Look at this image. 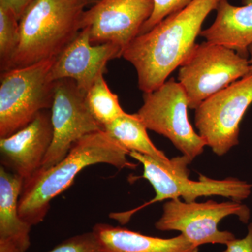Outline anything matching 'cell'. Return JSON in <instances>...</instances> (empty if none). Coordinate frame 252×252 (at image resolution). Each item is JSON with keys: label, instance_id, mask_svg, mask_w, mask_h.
<instances>
[{"label": "cell", "instance_id": "1", "mask_svg": "<svg viewBox=\"0 0 252 252\" xmlns=\"http://www.w3.org/2000/svg\"><path fill=\"white\" fill-rule=\"evenodd\" d=\"M220 1L193 0L147 32L139 34L126 48L122 56L135 67L139 89L144 94L157 90L188 59L204 21Z\"/></svg>", "mask_w": 252, "mask_h": 252}, {"label": "cell", "instance_id": "2", "mask_svg": "<svg viewBox=\"0 0 252 252\" xmlns=\"http://www.w3.org/2000/svg\"><path fill=\"white\" fill-rule=\"evenodd\" d=\"M128 150L104 130L96 131L74 144L63 160L47 169H39L24 181L18 203L21 218L32 226L44 220L53 199L70 187L84 169L103 163L118 170H135L138 164L127 159Z\"/></svg>", "mask_w": 252, "mask_h": 252}, {"label": "cell", "instance_id": "3", "mask_svg": "<svg viewBox=\"0 0 252 252\" xmlns=\"http://www.w3.org/2000/svg\"><path fill=\"white\" fill-rule=\"evenodd\" d=\"M85 9L79 0H35L20 19L11 69L57 57L81 31Z\"/></svg>", "mask_w": 252, "mask_h": 252}, {"label": "cell", "instance_id": "4", "mask_svg": "<svg viewBox=\"0 0 252 252\" xmlns=\"http://www.w3.org/2000/svg\"><path fill=\"white\" fill-rule=\"evenodd\" d=\"M129 156L143 165V175L141 177L148 181L152 186L155 197L139 208L109 215L111 218L121 224L127 223L132 215L140 209L165 200L182 198L185 202L192 203L200 197L218 195L240 203L251 194L252 185L238 179L214 180L200 175L199 180H190L187 166L192 160L184 155L180 163L174 167L134 151H131Z\"/></svg>", "mask_w": 252, "mask_h": 252}, {"label": "cell", "instance_id": "5", "mask_svg": "<svg viewBox=\"0 0 252 252\" xmlns=\"http://www.w3.org/2000/svg\"><path fill=\"white\" fill-rule=\"evenodd\" d=\"M55 59L1 72L0 138L13 135L41 111L51 109L54 82L49 72Z\"/></svg>", "mask_w": 252, "mask_h": 252}, {"label": "cell", "instance_id": "6", "mask_svg": "<svg viewBox=\"0 0 252 252\" xmlns=\"http://www.w3.org/2000/svg\"><path fill=\"white\" fill-rule=\"evenodd\" d=\"M250 74L247 58L223 46L205 41L196 44L179 69L178 81L195 109L212 94Z\"/></svg>", "mask_w": 252, "mask_h": 252}, {"label": "cell", "instance_id": "7", "mask_svg": "<svg viewBox=\"0 0 252 252\" xmlns=\"http://www.w3.org/2000/svg\"><path fill=\"white\" fill-rule=\"evenodd\" d=\"M144 102L136 114L149 130L164 136L193 161L207 143L189 122L188 97L173 78L157 90L144 94Z\"/></svg>", "mask_w": 252, "mask_h": 252}, {"label": "cell", "instance_id": "8", "mask_svg": "<svg viewBox=\"0 0 252 252\" xmlns=\"http://www.w3.org/2000/svg\"><path fill=\"white\" fill-rule=\"evenodd\" d=\"M162 210L155 228L160 231H180L196 248L205 244L225 245L235 238L233 233L219 229V223L225 217L235 215L243 223H248L250 219L249 207L234 200L187 203L172 199L163 204Z\"/></svg>", "mask_w": 252, "mask_h": 252}, {"label": "cell", "instance_id": "9", "mask_svg": "<svg viewBox=\"0 0 252 252\" xmlns=\"http://www.w3.org/2000/svg\"><path fill=\"white\" fill-rule=\"evenodd\" d=\"M252 103V74L205 99L195 109V124L207 146L222 157L238 145L240 125Z\"/></svg>", "mask_w": 252, "mask_h": 252}, {"label": "cell", "instance_id": "10", "mask_svg": "<svg viewBox=\"0 0 252 252\" xmlns=\"http://www.w3.org/2000/svg\"><path fill=\"white\" fill-rule=\"evenodd\" d=\"M51 109L53 139L41 165L43 169L54 166L63 160L84 136L103 130L88 108L85 94L72 79L54 81Z\"/></svg>", "mask_w": 252, "mask_h": 252}, {"label": "cell", "instance_id": "11", "mask_svg": "<svg viewBox=\"0 0 252 252\" xmlns=\"http://www.w3.org/2000/svg\"><path fill=\"white\" fill-rule=\"evenodd\" d=\"M153 9L152 0H99L84 11L81 29L89 30L93 44H112L124 51Z\"/></svg>", "mask_w": 252, "mask_h": 252}, {"label": "cell", "instance_id": "12", "mask_svg": "<svg viewBox=\"0 0 252 252\" xmlns=\"http://www.w3.org/2000/svg\"><path fill=\"white\" fill-rule=\"evenodd\" d=\"M123 53L114 44H93L89 30L84 28L55 59L50 81L72 79L86 95L97 78L107 72L109 61L122 57Z\"/></svg>", "mask_w": 252, "mask_h": 252}, {"label": "cell", "instance_id": "13", "mask_svg": "<svg viewBox=\"0 0 252 252\" xmlns=\"http://www.w3.org/2000/svg\"><path fill=\"white\" fill-rule=\"evenodd\" d=\"M52 139L51 112L46 109L26 127L0 138L1 166L28 180L41 168Z\"/></svg>", "mask_w": 252, "mask_h": 252}, {"label": "cell", "instance_id": "14", "mask_svg": "<svg viewBox=\"0 0 252 252\" xmlns=\"http://www.w3.org/2000/svg\"><path fill=\"white\" fill-rule=\"evenodd\" d=\"M243 6H236L228 0H220L215 21L200 35L248 59L252 44V0H243Z\"/></svg>", "mask_w": 252, "mask_h": 252}, {"label": "cell", "instance_id": "15", "mask_svg": "<svg viewBox=\"0 0 252 252\" xmlns=\"http://www.w3.org/2000/svg\"><path fill=\"white\" fill-rule=\"evenodd\" d=\"M92 231L98 243L99 252H199V248L182 234L160 238L102 223L94 225Z\"/></svg>", "mask_w": 252, "mask_h": 252}, {"label": "cell", "instance_id": "16", "mask_svg": "<svg viewBox=\"0 0 252 252\" xmlns=\"http://www.w3.org/2000/svg\"><path fill=\"white\" fill-rule=\"evenodd\" d=\"M24 180L0 167V239H10L28 250L32 225L21 218L18 203Z\"/></svg>", "mask_w": 252, "mask_h": 252}, {"label": "cell", "instance_id": "17", "mask_svg": "<svg viewBox=\"0 0 252 252\" xmlns=\"http://www.w3.org/2000/svg\"><path fill=\"white\" fill-rule=\"evenodd\" d=\"M103 130L129 152L134 151L148 156L167 166L176 167L182 160V157L170 160L162 151L154 145L147 134V127L137 114L126 113L104 126Z\"/></svg>", "mask_w": 252, "mask_h": 252}, {"label": "cell", "instance_id": "18", "mask_svg": "<svg viewBox=\"0 0 252 252\" xmlns=\"http://www.w3.org/2000/svg\"><path fill=\"white\" fill-rule=\"evenodd\" d=\"M104 74L97 78L85 95L88 108L102 128L126 114L117 94L112 92L107 85Z\"/></svg>", "mask_w": 252, "mask_h": 252}, {"label": "cell", "instance_id": "19", "mask_svg": "<svg viewBox=\"0 0 252 252\" xmlns=\"http://www.w3.org/2000/svg\"><path fill=\"white\" fill-rule=\"evenodd\" d=\"M20 39L19 21L8 8L0 6V69L9 70Z\"/></svg>", "mask_w": 252, "mask_h": 252}, {"label": "cell", "instance_id": "20", "mask_svg": "<svg viewBox=\"0 0 252 252\" xmlns=\"http://www.w3.org/2000/svg\"><path fill=\"white\" fill-rule=\"evenodd\" d=\"M154 9L152 16L144 23L140 34H144L152 30L164 18L180 11L188 6L193 0H152Z\"/></svg>", "mask_w": 252, "mask_h": 252}, {"label": "cell", "instance_id": "21", "mask_svg": "<svg viewBox=\"0 0 252 252\" xmlns=\"http://www.w3.org/2000/svg\"><path fill=\"white\" fill-rule=\"evenodd\" d=\"M49 252H99V245L94 232L91 231L71 237Z\"/></svg>", "mask_w": 252, "mask_h": 252}, {"label": "cell", "instance_id": "22", "mask_svg": "<svg viewBox=\"0 0 252 252\" xmlns=\"http://www.w3.org/2000/svg\"><path fill=\"white\" fill-rule=\"evenodd\" d=\"M226 249L222 252H252V223L248 227V234L242 239H233L227 243Z\"/></svg>", "mask_w": 252, "mask_h": 252}, {"label": "cell", "instance_id": "23", "mask_svg": "<svg viewBox=\"0 0 252 252\" xmlns=\"http://www.w3.org/2000/svg\"><path fill=\"white\" fill-rule=\"evenodd\" d=\"M35 0H0V6L8 8L20 21L23 14Z\"/></svg>", "mask_w": 252, "mask_h": 252}, {"label": "cell", "instance_id": "24", "mask_svg": "<svg viewBox=\"0 0 252 252\" xmlns=\"http://www.w3.org/2000/svg\"><path fill=\"white\" fill-rule=\"evenodd\" d=\"M21 244L10 239H0V252H26Z\"/></svg>", "mask_w": 252, "mask_h": 252}, {"label": "cell", "instance_id": "25", "mask_svg": "<svg viewBox=\"0 0 252 252\" xmlns=\"http://www.w3.org/2000/svg\"><path fill=\"white\" fill-rule=\"evenodd\" d=\"M81 3H83L86 6H91L97 3L99 0H79Z\"/></svg>", "mask_w": 252, "mask_h": 252}, {"label": "cell", "instance_id": "26", "mask_svg": "<svg viewBox=\"0 0 252 252\" xmlns=\"http://www.w3.org/2000/svg\"><path fill=\"white\" fill-rule=\"evenodd\" d=\"M249 56H250V60H249V63H250V74H252V44L249 48Z\"/></svg>", "mask_w": 252, "mask_h": 252}]
</instances>
